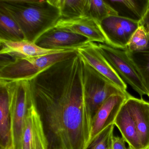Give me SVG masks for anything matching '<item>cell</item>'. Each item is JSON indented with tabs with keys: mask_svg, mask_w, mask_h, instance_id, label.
Wrapping results in <instances>:
<instances>
[{
	"mask_svg": "<svg viewBox=\"0 0 149 149\" xmlns=\"http://www.w3.org/2000/svg\"><path fill=\"white\" fill-rule=\"evenodd\" d=\"M26 40L17 22L3 7L0 6V40L21 41Z\"/></svg>",
	"mask_w": 149,
	"mask_h": 149,
	"instance_id": "cell-18",
	"label": "cell"
},
{
	"mask_svg": "<svg viewBox=\"0 0 149 149\" xmlns=\"http://www.w3.org/2000/svg\"><path fill=\"white\" fill-rule=\"evenodd\" d=\"M83 62L84 98L92 125V120L98 109L110 97L114 95H124L129 97L132 95L118 88L84 60Z\"/></svg>",
	"mask_w": 149,
	"mask_h": 149,
	"instance_id": "cell-5",
	"label": "cell"
},
{
	"mask_svg": "<svg viewBox=\"0 0 149 149\" xmlns=\"http://www.w3.org/2000/svg\"><path fill=\"white\" fill-rule=\"evenodd\" d=\"M126 51L138 69L149 97V47L140 52Z\"/></svg>",
	"mask_w": 149,
	"mask_h": 149,
	"instance_id": "cell-21",
	"label": "cell"
},
{
	"mask_svg": "<svg viewBox=\"0 0 149 149\" xmlns=\"http://www.w3.org/2000/svg\"><path fill=\"white\" fill-rule=\"evenodd\" d=\"M149 47V37L144 29L139 26L129 41L125 50L130 52H140Z\"/></svg>",
	"mask_w": 149,
	"mask_h": 149,
	"instance_id": "cell-23",
	"label": "cell"
},
{
	"mask_svg": "<svg viewBox=\"0 0 149 149\" xmlns=\"http://www.w3.org/2000/svg\"><path fill=\"white\" fill-rule=\"evenodd\" d=\"M6 81L13 149H22L24 126L29 109L32 103L29 81Z\"/></svg>",
	"mask_w": 149,
	"mask_h": 149,
	"instance_id": "cell-4",
	"label": "cell"
},
{
	"mask_svg": "<svg viewBox=\"0 0 149 149\" xmlns=\"http://www.w3.org/2000/svg\"><path fill=\"white\" fill-rule=\"evenodd\" d=\"M87 0H50L60 12L61 19L86 16Z\"/></svg>",
	"mask_w": 149,
	"mask_h": 149,
	"instance_id": "cell-19",
	"label": "cell"
},
{
	"mask_svg": "<svg viewBox=\"0 0 149 149\" xmlns=\"http://www.w3.org/2000/svg\"><path fill=\"white\" fill-rule=\"evenodd\" d=\"M125 140L122 137L113 136L111 149H129L125 145Z\"/></svg>",
	"mask_w": 149,
	"mask_h": 149,
	"instance_id": "cell-24",
	"label": "cell"
},
{
	"mask_svg": "<svg viewBox=\"0 0 149 149\" xmlns=\"http://www.w3.org/2000/svg\"><path fill=\"white\" fill-rule=\"evenodd\" d=\"M129 97L124 95H114L103 103L92 120L90 141L105 128L114 124L120 109Z\"/></svg>",
	"mask_w": 149,
	"mask_h": 149,
	"instance_id": "cell-11",
	"label": "cell"
},
{
	"mask_svg": "<svg viewBox=\"0 0 149 149\" xmlns=\"http://www.w3.org/2000/svg\"><path fill=\"white\" fill-rule=\"evenodd\" d=\"M77 50H66L44 56L1 60L0 80L29 81L54 63L70 57Z\"/></svg>",
	"mask_w": 149,
	"mask_h": 149,
	"instance_id": "cell-3",
	"label": "cell"
},
{
	"mask_svg": "<svg viewBox=\"0 0 149 149\" xmlns=\"http://www.w3.org/2000/svg\"><path fill=\"white\" fill-rule=\"evenodd\" d=\"M22 149H47L42 124L33 102L29 109L26 118Z\"/></svg>",
	"mask_w": 149,
	"mask_h": 149,
	"instance_id": "cell-12",
	"label": "cell"
},
{
	"mask_svg": "<svg viewBox=\"0 0 149 149\" xmlns=\"http://www.w3.org/2000/svg\"><path fill=\"white\" fill-rule=\"evenodd\" d=\"M1 149H7L6 148H4L3 147H1Z\"/></svg>",
	"mask_w": 149,
	"mask_h": 149,
	"instance_id": "cell-26",
	"label": "cell"
},
{
	"mask_svg": "<svg viewBox=\"0 0 149 149\" xmlns=\"http://www.w3.org/2000/svg\"><path fill=\"white\" fill-rule=\"evenodd\" d=\"M143 149L149 147V102L132 96L126 100Z\"/></svg>",
	"mask_w": 149,
	"mask_h": 149,
	"instance_id": "cell-14",
	"label": "cell"
},
{
	"mask_svg": "<svg viewBox=\"0 0 149 149\" xmlns=\"http://www.w3.org/2000/svg\"><path fill=\"white\" fill-rule=\"evenodd\" d=\"M54 28L82 36L89 42L106 43V39L100 22L88 16L61 19Z\"/></svg>",
	"mask_w": 149,
	"mask_h": 149,
	"instance_id": "cell-9",
	"label": "cell"
},
{
	"mask_svg": "<svg viewBox=\"0 0 149 149\" xmlns=\"http://www.w3.org/2000/svg\"><path fill=\"white\" fill-rule=\"evenodd\" d=\"M77 52L82 60L94 69L109 79L118 88L127 91V84L103 55L97 43L88 42L78 49Z\"/></svg>",
	"mask_w": 149,
	"mask_h": 149,
	"instance_id": "cell-8",
	"label": "cell"
},
{
	"mask_svg": "<svg viewBox=\"0 0 149 149\" xmlns=\"http://www.w3.org/2000/svg\"><path fill=\"white\" fill-rule=\"evenodd\" d=\"M129 149H130V148H129ZM149 149V147H147V148H144V149Z\"/></svg>",
	"mask_w": 149,
	"mask_h": 149,
	"instance_id": "cell-27",
	"label": "cell"
},
{
	"mask_svg": "<svg viewBox=\"0 0 149 149\" xmlns=\"http://www.w3.org/2000/svg\"><path fill=\"white\" fill-rule=\"evenodd\" d=\"M114 126L111 125L102 131L90 141L85 149H111Z\"/></svg>",
	"mask_w": 149,
	"mask_h": 149,
	"instance_id": "cell-22",
	"label": "cell"
},
{
	"mask_svg": "<svg viewBox=\"0 0 149 149\" xmlns=\"http://www.w3.org/2000/svg\"><path fill=\"white\" fill-rule=\"evenodd\" d=\"M118 16L139 22L149 7V0H106Z\"/></svg>",
	"mask_w": 149,
	"mask_h": 149,
	"instance_id": "cell-17",
	"label": "cell"
},
{
	"mask_svg": "<svg viewBox=\"0 0 149 149\" xmlns=\"http://www.w3.org/2000/svg\"><path fill=\"white\" fill-rule=\"evenodd\" d=\"M114 125L121 132L122 137L130 149H143L134 119L126 100L120 109Z\"/></svg>",
	"mask_w": 149,
	"mask_h": 149,
	"instance_id": "cell-15",
	"label": "cell"
},
{
	"mask_svg": "<svg viewBox=\"0 0 149 149\" xmlns=\"http://www.w3.org/2000/svg\"><path fill=\"white\" fill-rule=\"evenodd\" d=\"M0 46L1 55L7 56L13 59L44 56L66 50L43 48L35 42L27 40L17 42L0 40Z\"/></svg>",
	"mask_w": 149,
	"mask_h": 149,
	"instance_id": "cell-13",
	"label": "cell"
},
{
	"mask_svg": "<svg viewBox=\"0 0 149 149\" xmlns=\"http://www.w3.org/2000/svg\"><path fill=\"white\" fill-rule=\"evenodd\" d=\"M106 43L113 47L125 50L129 41L139 27V22L118 15H111L100 22Z\"/></svg>",
	"mask_w": 149,
	"mask_h": 149,
	"instance_id": "cell-7",
	"label": "cell"
},
{
	"mask_svg": "<svg viewBox=\"0 0 149 149\" xmlns=\"http://www.w3.org/2000/svg\"><path fill=\"white\" fill-rule=\"evenodd\" d=\"M103 55L125 84H128L141 98L147 95L141 75L126 50L113 47L105 43H98Z\"/></svg>",
	"mask_w": 149,
	"mask_h": 149,
	"instance_id": "cell-6",
	"label": "cell"
},
{
	"mask_svg": "<svg viewBox=\"0 0 149 149\" xmlns=\"http://www.w3.org/2000/svg\"><path fill=\"white\" fill-rule=\"evenodd\" d=\"M139 26L144 29L149 38V7L142 19L139 22Z\"/></svg>",
	"mask_w": 149,
	"mask_h": 149,
	"instance_id": "cell-25",
	"label": "cell"
},
{
	"mask_svg": "<svg viewBox=\"0 0 149 149\" xmlns=\"http://www.w3.org/2000/svg\"><path fill=\"white\" fill-rule=\"evenodd\" d=\"M47 149H85L91 121L84 98L83 62L77 52L29 81Z\"/></svg>",
	"mask_w": 149,
	"mask_h": 149,
	"instance_id": "cell-1",
	"label": "cell"
},
{
	"mask_svg": "<svg viewBox=\"0 0 149 149\" xmlns=\"http://www.w3.org/2000/svg\"><path fill=\"white\" fill-rule=\"evenodd\" d=\"M111 15H118L106 0H87L86 16L91 17L100 22Z\"/></svg>",
	"mask_w": 149,
	"mask_h": 149,
	"instance_id": "cell-20",
	"label": "cell"
},
{
	"mask_svg": "<svg viewBox=\"0 0 149 149\" xmlns=\"http://www.w3.org/2000/svg\"><path fill=\"white\" fill-rule=\"evenodd\" d=\"M89 42L82 36L54 28L42 35L35 43L47 49L77 50Z\"/></svg>",
	"mask_w": 149,
	"mask_h": 149,
	"instance_id": "cell-10",
	"label": "cell"
},
{
	"mask_svg": "<svg viewBox=\"0 0 149 149\" xmlns=\"http://www.w3.org/2000/svg\"><path fill=\"white\" fill-rule=\"evenodd\" d=\"M0 6L17 22L26 40L34 42L61 19L59 9L50 0H0Z\"/></svg>",
	"mask_w": 149,
	"mask_h": 149,
	"instance_id": "cell-2",
	"label": "cell"
},
{
	"mask_svg": "<svg viewBox=\"0 0 149 149\" xmlns=\"http://www.w3.org/2000/svg\"><path fill=\"white\" fill-rule=\"evenodd\" d=\"M0 138L1 147L13 149L9 97L7 81L0 80Z\"/></svg>",
	"mask_w": 149,
	"mask_h": 149,
	"instance_id": "cell-16",
	"label": "cell"
}]
</instances>
